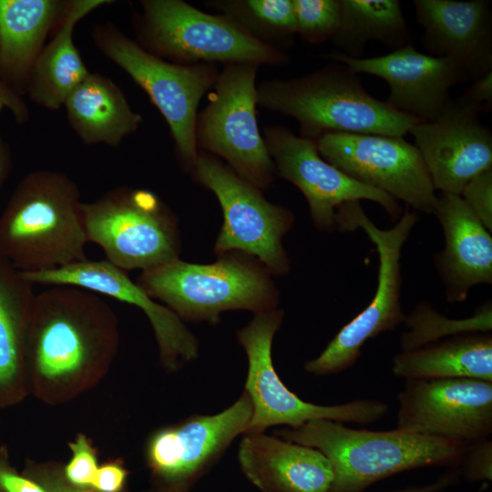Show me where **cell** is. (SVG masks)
<instances>
[{"mask_svg": "<svg viewBox=\"0 0 492 492\" xmlns=\"http://www.w3.org/2000/svg\"><path fill=\"white\" fill-rule=\"evenodd\" d=\"M285 440L313 447L331 462V492H364L395 474L425 466L459 467L467 444L394 429H354L343 423L315 419L274 432Z\"/></svg>", "mask_w": 492, "mask_h": 492, "instance_id": "cell-2", "label": "cell"}, {"mask_svg": "<svg viewBox=\"0 0 492 492\" xmlns=\"http://www.w3.org/2000/svg\"><path fill=\"white\" fill-rule=\"evenodd\" d=\"M91 35L97 47L148 94L169 127L181 166L191 171L199 156L197 109L217 81L216 64L167 62L110 24L94 26Z\"/></svg>", "mask_w": 492, "mask_h": 492, "instance_id": "cell-8", "label": "cell"}, {"mask_svg": "<svg viewBox=\"0 0 492 492\" xmlns=\"http://www.w3.org/2000/svg\"><path fill=\"white\" fill-rule=\"evenodd\" d=\"M0 487L5 492H47L40 484L0 468Z\"/></svg>", "mask_w": 492, "mask_h": 492, "instance_id": "cell-38", "label": "cell"}, {"mask_svg": "<svg viewBox=\"0 0 492 492\" xmlns=\"http://www.w3.org/2000/svg\"><path fill=\"white\" fill-rule=\"evenodd\" d=\"M418 216L408 209L390 229L378 228L364 211L359 200L347 201L335 210L341 231L363 230L374 244L379 260L377 286L369 304L343 326L315 358L305 362L304 370L318 376L341 373L352 367L366 341L395 330L405 322L401 306L402 249Z\"/></svg>", "mask_w": 492, "mask_h": 492, "instance_id": "cell-6", "label": "cell"}, {"mask_svg": "<svg viewBox=\"0 0 492 492\" xmlns=\"http://www.w3.org/2000/svg\"><path fill=\"white\" fill-rule=\"evenodd\" d=\"M88 242L97 244L118 269L147 271L180 253L173 211L155 192L118 187L82 205Z\"/></svg>", "mask_w": 492, "mask_h": 492, "instance_id": "cell-9", "label": "cell"}, {"mask_svg": "<svg viewBox=\"0 0 492 492\" xmlns=\"http://www.w3.org/2000/svg\"><path fill=\"white\" fill-rule=\"evenodd\" d=\"M206 5L279 49L278 45L290 44L297 34L292 0H218Z\"/></svg>", "mask_w": 492, "mask_h": 492, "instance_id": "cell-29", "label": "cell"}, {"mask_svg": "<svg viewBox=\"0 0 492 492\" xmlns=\"http://www.w3.org/2000/svg\"><path fill=\"white\" fill-rule=\"evenodd\" d=\"M47 492H97L94 489H88L82 487H77L72 484H67L59 479L46 478L42 485Z\"/></svg>", "mask_w": 492, "mask_h": 492, "instance_id": "cell-40", "label": "cell"}, {"mask_svg": "<svg viewBox=\"0 0 492 492\" xmlns=\"http://www.w3.org/2000/svg\"><path fill=\"white\" fill-rule=\"evenodd\" d=\"M252 415L243 392L229 407L214 415H192L158 430L147 446L154 475L175 491H187L224 454L232 441L245 434Z\"/></svg>", "mask_w": 492, "mask_h": 492, "instance_id": "cell-16", "label": "cell"}, {"mask_svg": "<svg viewBox=\"0 0 492 492\" xmlns=\"http://www.w3.org/2000/svg\"><path fill=\"white\" fill-rule=\"evenodd\" d=\"M460 473L471 483L492 480V440L490 437L467 444Z\"/></svg>", "mask_w": 492, "mask_h": 492, "instance_id": "cell-34", "label": "cell"}, {"mask_svg": "<svg viewBox=\"0 0 492 492\" xmlns=\"http://www.w3.org/2000/svg\"><path fill=\"white\" fill-rule=\"evenodd\" d=\"M3 108L0 107V109ZM12 167V158L8 146L0 134V187L7 179Z\"/></svg>", "mask_w": 492, "mask_h": 492, "instance_id": "cell-41", "label": "cell"}, {"mask_svg": "<svg viewBox=\"0 0 492 492\" xmlns=\"http://www.w3.org/2000/svg\"><path fill=\"white\" fill-rule=\"evenodd\" d=\"M238 460L261 492H331L334 479L331 462L318 449L265 432L243 434Z\"/></svg>", "mask_w": 492, "mask_h": 492, "instance_id": "cell-21", "label": "cell"}, {"mask_svg": "<svg viewBox=\"0 0 492 492\" xmlns=\"http://www.w3.org/2000/svg\"><path fill=\"white\" fill-rule=\"evenodd\" d=\"M259 65L224 64L204 110L197 117L198 149L226 160L241 178L260 190L276 173L256 118Z\"/></svg>", "mask_w": 492, "mask_h": 492, "instance_id": "cell-11", "label": "cell"}, {"mask_svg": "<svg viewBox=\"0 0 492 492\" xmlns=\"http://www.w3.org/2000/svg\"><path fill=\"white\" fill-rule=\"evenodd\" d=\"M77 185L51 169L25 176L0 215V256L23 273L87 260Z\"/></svg>", "mask_w": 492, "mask_h": 492, "instance_id": "cell-1", "label": "cell"}, {"mask_svg": "<svg viewBox=\"0 0 492 492\" xmlns=\"http://www.w3.org/2000/svg\"><path fill=\"white\" fill-rule=\"evenodd\" d=\"M0 107L7 108L18 123L28 120L29 111L23 96L1 81Z\"/></svg>", "mask_w": 492, "mask_h": 492, "instance_id": "cell-37", "label": "cell"}, {"mask_svg": "<svg viewBox=\"0 0 492 492\" xmlns=\"http://www.w3.org/2000/svg\"><path fill=\"white\" fill-rule=\"evenodd\" d=\"M112 1H66L56 34L44 46L29 77L26 94L30 100L47 109H58L70 93L89 75L73 40L79 20Z\"/></svg>", "mask_w": 492, "mask_h": 492, "instance_id": "cell-24", "label": "cell"}, {"mask_svg": "<svg viewBox=\"0 0 492 492\" xmlns=\"http://www.w3.org/2000/svg\"><path fill=\"white\" fill-rule=\"evenodd\" d=\"M406 330L400 337L401 351H411L448 337L472 333H490L491 303L464 319H449L429 303H420L404 322Z\"/></svg>", "mask_w": 492, "mask_h": 492, "instance_id": "cell-30", "label": "cell"}, {"mask_svg": "<svg viewBox=\"0 0 492 492\" xmlns=\"http://www.w3.org/2000/svg\"><path fill=\"white\" fill-rule=\"evenodd\" d=\"M435 190L461 194L466 184L492 169V134L478 115L450 99L439 118L415 124L409 132Z\"/></svg>", "mask_w": 492, "mask_h": 492, "instance_id": "cell-19", "label": "cell"}, {"mask_svg": "<svg viewBox=\"0 0 492 492\" xmlns=\"http://www.w3.org/2000/svg\"><path fill=\"white\" fill-rule=\"evenodd\" d=\"M116 344V317L100 294L71 285L36 293L26 355L44 381L63 384L102 366Z\"/></svg>", "mask_w": 492, "mask_h": 492, "instance_id": "cell-4", "label": "cell"}, {"mask_svg": "<svg viewBox=\"0 0 492 492\" xmlns=\"http://www.w3.org/2000/svg\"><path fill=\"white\" fill-rule=\"evenodd\" d=\"M138 43L149 53L177 64L250 63L282 66V49L251 36L221 15L205 13L181 0L141 1Z\"/></svg>", "mask_w": 492, "mask_h": 492, "instance_id": "cell-7", "label": "cell"}, {"mask_svg": "<svg viewBox=\"0 0 492 492\" xmlns=\"http://www.w3.org/2000/svg\"><path fill=\"white\" fill-rule=\"evenodd\" d=\"M69 446L73 456L65 468L66 477L74 486L89 487L98 468L94 450L83 435Z\"/></svg>", "mask_w": 492, "mask_h": 492, "instance_id": "cell-33", "label": "cell"}, {"mask_svg": "<svg viewBox=\"0 0 492 492\" xmlns=\"http://www.w3.org/2000/svg\"><path fill=\"white\" fill-rule=\"evenodd\" d=\"M316 145L324 160L354 180L434 213L437 195L427 168L419 149L403 137L327 133Z\"/></svg>", "mask_w": 492, "mask_h": 492, "instance_id": "cell-13", "label": "cell"}, {"mask_svg": "<svg viewBox=\"0 0 492 492\" xmlns=\"http://www.w3.org/2000/svg\"><path fill=\"white\" fill-rule=\"evenodd\" d=\"M33 286L0 256V386L15 378L26 356L36 295Z\"/></svg>", "mask_w": 492, "mask_h": 492, "instance_id": "cell-28", "label": "cell"}, {"mask_svg": "<svg viewBox=\"0 0 492 492\" xmlns=\"http://www.w3.org/2000/svg\"><path fill=\"white\" fill-rule=\"evenodd\" d=\"M136 282L182 321L216 323L223 312L257 313L277 308L279 302L271 272L256 258L241 251L223 253L209 264L178 258L141 272Z\"/></svg>", "mask_w": 492, "mask_h": 492, "instance_id": "cell-5", "label": "cell"}, {"mask_svg": "<svg viewBox=\"0 0 492 492\" xmlns=\"http://www.w3.org/2000/svg\"><path fill=\"white\" fill-rule=\"evenodd\" d=\"M455 100L477 115L490 112L492 108V70L475 78L466 92Z\"/></svg>", "mask_w": 492, "mask_h": 492, "instance_id": "cell-35", "label": "cell"}, {"mask_svg": "<svg viewBox=\"0 0 492 492\" xmlns=\"http://www.w3.org/2000/svg\"><path fill=\"white\" fill-rule=\"evenodd\" d=\"M460 197L479 219L492 231V169L471 179L461 191Z\"/></svg>", "mask_w": 492, "mask_h": 492, "instance_id": "cell-32", "label": "cell"}, {"mask_svg": "<svg viewBox=\"0 0 492 492\" xmlns=\"http://www.w3.org/2000/svg\"><path fill=\"white\" fill-rule=\"evenodd\" d=\"M257 104L293 118L300 136L314 141L327 133L404 137L422 122L371 96L358 75L338 62L302 77L262 82Z\"/></svg>", "mask_w": 492, "mask_h": 492, "instance_id": "cell-3", "label": "cell"}, {"mask_svg": "<svg viewBox=\"0 0 492 492\" xmlns=\"http://www.w3.org/2000/svg\"><path fill=\"white\" fill-rule=\"evenodd\" d=\"M296 32L309 43L333 39L340 22L339 0H292Z\"/></svg>", "mask_w": 492, "mask_h": 492, "instance_id": "cell-31", "label": "cell"}, {"mask_svg": "<svg viewBox=\"0 0 492 492\" xmlns=\"http://www.w3.org/2000/svg\"><path fill=\"white\" fill-rule=\"evenodd\" d=\"M433 214L445 237L436 261L446 300L461 302L473 286L492 283V237L459 195L441 192Z\"/></svg>", "mask_w": 492, "mask_h": 492, "instance_id": "cell-22", "label": "cell"}, {"mask_svg": "<svg viewBox=\"0 0 492 492\" xmlns=\"http://www.w3.org/2000/svg\"><path fill=\"white\" fill-rule=\"evenodd\" d=\"M20 273L32 284L77 286L138 307L152 325L160 361L169 371H177L199 355V342L183 321L106 260L87 259L56 270Z\"/></svg>", "mask_w": 492, "mask_h": 492, "instance_id": "cell-18", "label": "cell"}, {"mask_svg": "<svg viewBox=\"0 0 492 492\" xmlns=\"http://www.w3.org/2000/svg\"><path fill=\"white\" fill-rule=\"evenodd\" d=\"M328 56L357 75L384 79L390 89L385 102L422 122L437 119L451 99V87L469 79L454 59L421 53L411 44L374 57H349L340 52Z\"/></svg>", "mask_w": 492, "mask_h": 492, "instance_id": "cell-17", "label": "cell"}, {"mask_svg": "<svg viewBox=\"0 0 492 492\" xmlns=\"http://www.w3.org/2000/svg\"><path fill=\"white\" fill-rule=\"evenodd\" d=\"M263 139L276 173L302 191L309 204L312 220L319 230H335L337 207L353 200L374 201L393 220L401 217L402 210L396 200L354 180L324 160L316 141L296 136L280 126L265 128Z\"/></svg>", "mask_w": 492, "mask_h": 492, "instance_id": "cell-15", "label": "cell"}, {"mask_svg": "<svg viewBox=\"0 0 492 492\" xmlns=\"http://www.w3.org/2000/svg\"><path fill=\"white\" fill-rule=\"evenodd\" d=\"M340 22L333 42L342 54L361 57L376 41L395 50L409 43L410 33L397 0H339Z\"/></svg>", "mask_w": 492, "mask_h": 492, "instance_id": "cell-27", "label": "cell"}, {"mask_svg": "<svg viewBox=\"0 0 492 492\" xmlns=\"http://www.w3.org/2000/svg\"><path fill=\"white\" fill-rule=\"evenodd\" d=\"M487 486V483H482V487L477 492H483Z\"/></svg>", "mask_w": 492, "mask_h": 492, "instance_id": "cell-42", "label": "cell"}, {"mask_svg": "<svg viewBox=\"0 0 492 492\" xmlns=\"http://www.w3.org/2000/svg\"><path fill=\"white\" fill-rule=\"evenodd\" d=\"M127 475V471L119 465H104L97 468L90 487L97 492H119Z\"/></svg>", "mask_w": 492, "mask_h": 492, "instance_id": "cell-36", "label": "cell"}, {"mask_svg": "<svg viewBox=\"0 0 492 492\" xmlns=\"http://www.w3.org/2000/svg\"><path fill=\"white\" fill-rule=\"evenodd\" d=\"M191 172L215 194L223 212L215 254L241 251L260 261L272 275L287 274L291 262L282 238L294 222L292 213L269 202L259 188L210 153L199 150Z\"/></svg>", "mask_w": 492, "mask_h": 492, "instance_id": "cell-12", "label": "cell"}, {"mask_svg": "<svg viewBox=\"0 0 492 492\" xmlns=\"http://www.w3.org/2000/svg\"><path fill=\"white\" fill-rule=\"evenodd\" d=\"M392 373L405 380L473 378L492 382V335L465 333L401 351L393 358Z\"/></svg>", "mask_w": 492, "mask_h": 492, "instance_id": "cell-26", "label": "cell"}, {"mask_svg": "<svg viewBox=\"0 0 492 492\" xmlns=\"http://www.w3.org/2000/svg\"><path fill=\"white\" fill-rule=\"evenodd\" d=\"M489 492H491V491H489Z\"/></svg>", "mask_w": 492, "mask_h": 492, "instance_id": "cell-44", "label": "cell"}, {"mask_svg": "<svg viewBox=\"0 0 492 492\" xmlns=\"http://www.w3.org/2000/svg\"><path fill=\"white\" fill-rule=\"evenodd\" d=\"M461 475L460 468H451L449 471L439 477L433 483L425 485L412 486L403 489H398L391 492H440L458 481V477Z\"/></svg>", "mask_w": 492, "mask_h": 492, "instance_id": "cell-39", "label": "cell"}, {"mask_svg": "<svg viewBox=\"0 0 492 492\" xmlns=\"http://www.w3.org/2000/svg\"><path fill=\"white\" fill-rule=\"evenodd\" d=\"M64 106L71 128L89 145L117 147L142 122L121 89L100 74L89 73L67 97Z\"/></svg>", "mask_w": 492, "mask_h": 492, "instance_id": "cell-25", "label": "cell"}, {"mask_svg": "<svg viewBox=\"0 0 492 492\" xmlns=\"http://www.w3.org/2000/svg\"><path fill=\"white\" fill-rule=\"evenodd\" d=\"M66 1L0 0V81L26 94L32 68Z\"/></svg>", "mask_w": 492, "mask_h": 492, "instance_id": "cell-23", "label": "cell"}, {"mask_svg": "<svg viewBox=\"0 0 492 492\" xmlns=\"http://www.w3.org/2000/svg\"><path fill=\"white\" fill-rule=\"evenodd\" d=\"M396 428L466 444L492 433V382L473 378L405 380Z\"/></svg>", "mask_w": 492, "mask_h": 492, "instance_id": "cell-14", "label": "cell"}, {"mask_svg": "<svg viewBox=\"0 0 492 492\" xmlns=\"http://www.w3.org/2000/svg\"><path fill=\"white\" fill-rule=\"evenodd\" d=\"M283 316V310L278 308L254 313L253 319L237 333L238 343L248 358L244 392L252 405L245 434L265 432L268 427L280 425L296 427L315 419L369 425L387 414L388 405L376 399L320 405L306 402L290 391L277 374L272 359L273 337Z\"/></svg>", "mask_w": 492, "mask_h": 492, "instance_id": "cell-10", "label": "cell"}, {"mask_svg": "<svg viewBox=\"0 0 492 492\" xmlns=\"http://www.w3.org/2000/svg\"><path fill=\"white\" fill-rule=\"evenodd\" d=\"M169 492H187V491H175V490H170Z\"/></svg>", "mask_w": 492, "mask_h": 492, "instance_id": "cell-43", "label": "cell"}, {"mask_svg": "<svg viewBox=\"0 0 492 492\" xmlns=\"http://www.w3.org/2000/svg\"><path fill=\"white\" fill-rule=\"evenodd\" d=\"M422 43L434 56L454 59L469 79L492 70V18L485 0H415Z\"/></svg>", "mask_w": 492, "mask_h": 492, "instance_id": "cell-20", "label": "cell"}]
</instances>
